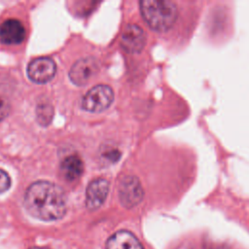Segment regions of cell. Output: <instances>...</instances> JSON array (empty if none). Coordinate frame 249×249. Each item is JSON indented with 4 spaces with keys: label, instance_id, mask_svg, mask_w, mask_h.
<instances>
[{
    "label": "cell",
    "instance_id": "6da1fadb",
    "mask_svg": "<svg viewBox=\"0 0 249 249\" xmlns=\"http://www.w3.org/2000/svg\"><path fill=\"white\" fill-rule=\"evenodd\" d=\"M25 207L28 212L43 221L62 219L67 210V199L65 191L55 183L36 181L27 190Z\"/></svg>",
    "mask_w": 249,
    "mask_h": 249
},
{
    "label": "cell",
    "instance_id": "7a4b0ae2",
    "mask_svg": "<svg viewBox=\"0 0 249 249\" xmlns=\"http://www.w3.org/2000/svg\"><path fill=\"white\" fill-rule=\"evenodd\" d=\"M139 7L144 21L156 32H167L177 20V6L168 0H143Z\"/></svg>",
    "mask_w": 249,
    "mask_h": 249
},
{
    "label": "cell",
    "instance_id": "3957f363",
    "mask_svg": "<svg viewBox=\"0 0 249 249\" xmlns=\"http://www.w3.org/2000/svg\"><path fill=\"white\" fill-rule=\"evenodd\" d=\"M114 100L113 90L106 85H99L91 89L83 98L81 106L85 111L100 113L106 110Z\"/></svg>",
    "mask_w": 249,
    "mask_h": 249
},
{
    "label": "cell",
    "instance_id": "277c9868",
    "mask_svg": "<svg viewBox=\"0 0 249 249\" xmlns=\"http://www.w3.org/2000/svg\"><path fill=\"white\" fill-rule=\"evenodd\" d=\"M144 197V191L139 179L129 175L122 179L119 186V199L123 206L133 208L139 204Z\"/></svg>",
    "mask_w": 249,
    "mask_h": 249
},
{
    "label": "cell",
    "instance_id": "5b68a950",
    "mask_svg": "<svg viewBox=\"0 0 249 249\" xmlns=\"http://www.w3.org/2000/svg\"><path fill=\"white\" fill-rule=\"evenodd\" d=\"M57 72V66L50 58H38L28 66L29 78L37 84H45L51 81Z\"/></svg>",
    "mask_w": 249,
    "mask_h": 249
},
{
    "label": "cell",
    "instance_id": "8992f818",
    "mask_svg": "<svg viewBox=\"0 0 249 249\" xmlns=\"http://www.w3.org/2000/svg\"><path fill=\"white\" fill-rule=\"evenodd\" d=\"M99 63L95 58H84L77 61L69 71V78L76 86H85L98 73Z\"/></svg>",
    "mask_w": 249,
    "mask_h": 249
},
{
    "label": "cell",
    "instance_id": "52a82bcc",
    "mask_svg": "<svg viewBox=\"0 0 249 249\" xmlns=\"http://www.w3.org/2000/svg\"><path fill=\"white\" fill-rule=\"evenodd\" d=\"M109 192V182L103 178H97L90 182L86 191V206L89 210L99 209L105 201Z\"/></svg>",
    "mask_w": 249,
    "mask_h": 249
},
{
    "label": "cell",
    "instance_id": "ba28073f",
    "mask_svg": "<svg viewBox=\"0 0 249 249\" xmlns=\"http://www.w3.org/2000/svg\"><path fill=\"white\" fill-rule=\"evenodd\" d=\"M146 45V34L136 25H129L124 31L121 38L122 48L131 54L140 53Z\"/></svg>",
    "mask_w": 249,
    "mask_h": 249
},
{
    "label": "cell",
    "instance_id": "9c48e42d",
    "mask_svg": "<svg viewBox=\"0 0 249 249\" xmlns=\"http://www.w3.org/2000/svg\"><path fill=\"white\" fill-rule=\"evenodd\" d=\"M26 38L24 25L16 20L9 19L0 26V39L6 45L21 44Z\"/></svg>",
    "mask_w": 249,
    "mask_h": 249
},
{
    "label": "cell",
    "instance_id": "30bf717a",
    "mask_svg": "<svg viewBox=\"0 0 249 249\" xmlns=\"http://www.w3.org/2000/svg\"><path fill=\"white\" fill-rule=\"evenodd\" d=\"M106 249H144V247L133 232L123 230L108 238Z\"/></svg>",
    "mask_w": 249,
    "mask_h": 249
},
{
    "label": "cell",
    "instance_id": "8fae6325",
    "mask_svg": "<svg viewBox=\"0 0 249 249\" xmlns=\"http://www.w3.org/2000/svg\"><path fill=\"white\" fill-rule=\"evenodd\" d=\"M84 164L80 157L71 155L66 158L61 165V174L65 180L74 182L78 180L83 174Z\"/></svg>",
    "mask_w": 249,
    "mask_h": 249
},
{
    "label": "cell",
    "instance_id": "7c38bea8",
    "mask_svg": "<svg viewBox=\"0 0 249 249\" xmlns=\"http://www.w3.org/2000/svg\"><path fill=\"white\" fill-rule=\"evenodd\" d=\"M37 121L41 126H48L54 117V108L48 101H41L36 108Z\"/></svg>",
    "mask_w": 249,
    "mask_h": 249
},
{
    "label": "cell",
    "instance_id": "4fadbf2b",
    "mask_svg": "<svg viewBox=\"0 0 249 249\" xmlns=\"http://www.w3.org/2000/svg\"><path fill=\"white\" fill-rule=\"evenodd\" d=\"M11 187V178L9 174L0 169V194L6 192Z\"/></svg>",
    "mask_w": 249,
    "mask_h": 249
},
{
    "label": "cell",
    "instance_id": "5bb4252c",
    "mask_svg": "<svg viewBox=\"0 0 249 249\" xmlns=\"http://www.w3.org/2000/svg\"><path fill=\"white\" fill-rule=\"evenodd\" d=\"M11 112V105L9 101L4 99L0 98V122L6 119Z\"/></svg>",
    "mask_w": 249,
    "mask_h": 249
},
{
    "label": "cell",
    "instance_id": "9a60e30c",
    "mask_svg": "<svg viewBox=\"0 0 249 249\" xmlns=\"http://www.w3.org/2000/svg\"><path fill=\"white\" fill-rule=\"evenodd\" d=\"M102 157L111 163H115L120 159L121 154H120L119 150H117V149H107L106 151L103 152Z\"/></svg>",
    "mask_w": 249,
    "mask_h": 249
},
{
    "label": "cell",
    "instance_id": "2e32d148",
    "mask_svg": "<svg viewBox=\"0 0 249 249\" xmlns=\"http://www.w3.org/2000/svg\"><path fill=\"white\" fill-rule=\"evenodd\" d=\"M31 249H48V248H45V247H33Z\"/></svg>",
    "mask_w": 249,
    "mask_h": 249
}]
</instances>
